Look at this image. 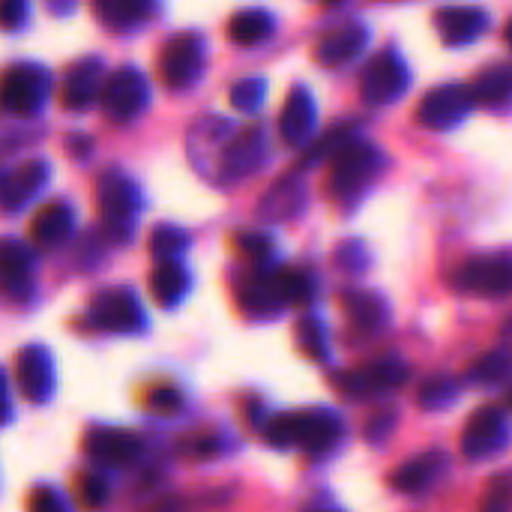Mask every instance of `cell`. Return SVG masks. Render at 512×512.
<instances>
[{"mask_svg":"<svg viewBox=\"0 0 512 512\" xmlns=\"http://www.w3.org/2000/svg\"><path fill=\"white\" fill-rule=\"evenodd\" d=\"M264 438L273 447H303L309 453H327L342 438V423L330 411H288L267 423Z\"/></svg>","mask_w":512,"mask_h":512,"instance_id":"obj_1","label":"cell"},{"mask_svg":"<svg viewBox=\"0 0 512 512\" xmlns=\"http://www.w3.org/2000/svg\"><path fill=\"white\" fill-rule=\"evenodd\" d=\"M381 165H384V159H381L378 147H372L366 141H348L333 156L330 180H327L330 195L339 198V201L357 198L369 186V180L381 171Z\"/></svg>","mask_w":512,"mask_h":512,"instance_id":"obj_2","label":"cell"},{"mask_svg":"<svg viewBox=\"0 0 512 512\" xmlns=\"http://www.w3.org/2000/svg\"><path fill=\"white\" fill-rule=\"evenodd\" d=\"M99 213H102V225L114 240H126L132 225H135V213H138V189L129 177L123 174H102L99 180Z\"/></svg>","mask_w":512,"mask_h":512,"instance_id":"obj_3","label":"cell"},{"mask_svg":"<svg viewBox=\"0 0 512 512\" xmlns=\"http://www.w3.org/2000/svg\"><path fill=\"white\" fill-rule=\"evenodd\" d=\"M51 78L42 66H12L0 78V108L9 114H33L45 105Z\"/></svg>","mask_w":512,"mask_h":512,"instance_id":"obj_4","label":"cell"},{"mask_svg":"<svg viewBox=\"0 0 512 512\" xmlns=\"http://www.w3.org/2000/svg\"><path fill=\"white\" fill-rule=\"evenodd\" d=\"M204 69V39L198 33H180L165 42L159 54V75L165 87L183 90L189 87Z\"/></svg>","mask_w":512,"mask_h":512,"instance_id":"obj_5","label":"cell"},{"mask_svg":"<svg viewBox=\"0 0 512 512\" xmlns=\"http://www.w3.org/2000/svg\"><path fill=\"white\" fill-rule=\"evenodd\" d=\"M411 84L408 66L396 51H384L372 57V63L360 75V93L369 105H387L399 99Z\"/></svg>","mask_w":512,"mask_h":512,"instance_id":"obj_6","label":"cell"},{"mask_svg":"<svg viewBox=\"0 0 512 512\" xmlns=\"http://www.w3.org/2000/svg\"><path fill=\"white\" fill-rule=\"evenodd\" d=\"M405 381H408V366L399 360H375V363H366L360 369L336 375L339 390L354 396V399H375V396L393 393Z\"/></svg>","mask_w":512,"mask_h":512,"instance_id":"obj_7","label":"cell"},{"mask_svg":"<svg viewBox=\"0 0 512 512\" xmlns=\"http://www.w3.org/2000/svg\"><path fill=\"white\" fill-rule=\"evenodd\" d=\"M456 288L477 297H504L512 291V258L510 255H480L462 264L456 273Z\"/></svg>","mask_w":512,"mask_h":512,"instance_id":"obj_8","label":"cell"},{"mask_svg":"<svg viewBox=\"0 0 512 512\" xmlns=\"http://www.w3.org/2000/svg\"><path fill=\"white\" fill-rule=\"evenodd\" d=\"M99 102H102V108H105L108 117H114V120H132L144 108V102H147V81H144V75L135 66L117 69L114 75H108L102 81Z\"/></svg>","mask_w":512,"mask_h":512,"instance_id":"obj_9","label":"cell"},{"mask_svg":"<svg viewBox=\"0 0 512 512\" xmlns=\"http://www.w3.org/2000/svg\"><path fill=\"white\" fill-rule=\"evenodd\" d=\"M471 108H474L471 87H465V84H444V87H435V90L420 102L417 120H420L426 129H450V126H456Z\"/></svg>","mask_w":512,"mask_h":512,"instance_id":"obj_10","label":"cell"},{"mask_svg":"<svg viewBox=\"0 0 512 512\" xmlns=\"http://www.w3.org/2000/svg\"><path fill=\"white\" fill-rule=\"evenodd\" d=\"M510 441V423L507 417L498 411V408H480L468 426H465V435H462V450L468 459H486V456H495L498 450H504Z\"/></svg>","mask_w":512,"mask_h":512,"instance_id":"obj_11","label":"cell"},{"mask_svg":"<svg viewBox=\"0 0 512 512\" xmlns=\"http://www.w3.org/2000/svg\"><path fill=\"white\" fill-rule=\"evenodd\" d=\"M90 318L99 330H108V333H132L144 324L141 303L126 288H114V291L99 294L90 306Z\"/></svg>","mask_w":512,"mask_h":512,"instance_id":"obj_12","label":"cell"},{"mask_svg":"<svg viewBox=\"0 0 512 512\" xmlns=\"http://www.w3.org/2000/svg\"><path fill=\"white\" fill-rule=\"evenodd\" d=\"M267 156V135L261 126H249L243 132H237L219 156V174L225 180H240L249 177Z\"/></svg>","mask_w":512,"mask_h":512,"instance_id":"obj_13","label":"cell"},{"mask_svg":"<svg viewBox=\"0 0 512 512\" xmlns=\"http://www.w3.org/2000/svg\"><path fill=\"white\" fill-rule=\"evenodd\" d=\"M45 180H48V162L42 159H30L0 171V207L18 210L27 198H33L42 189Z\"/></svg>","mask_w":512,"mask_h":512,"instance_id":"obj_14","label":"cell"},{"mask_svg":"<svg viewBox=\"0 0 512 512\" xmlns=\"http://www.w3.org/2000/svg\"><path fill=\"white\" fill-rule=\"evenodd\" d=\"M15 381L21 387V393L30 402H45L51 396V384H54V369H51V354L39 345H30L18 354V366H15Z\"/></svg>","mask_w":512,"mask_h":512,"instance_id":"obj_15","label":"cell"},{"mask_svg":"<svg viewBox=\"0 0 512 512\" xmlns=\"http://www.w3.org/2000/svg\"><path fill=\"white\" fill-rule=\"evenodd\" d=\"M138 438L123 429H99L87 435V456L105 468H123L138 459Z\"/></svg>","mask_w":512,"mask_h":512,"instance_id":"obj_16","label":"cell"},{"mask_svg":"<svg viewBox=\"0 0 512 512\" xmlns=\"http://www.w3.org/2000/svg\"><path fill=\"white\" fill-rule=\"evenodd\" d=\"M435 21H438V30L444 36V42H450V45L474 42L489 27L486 12L477 9V6H447V9H438Z\"/></svg>","mask_w":512,"mask_h":512,"instance_id":"obj_17","label":"cell"},{"mask_svg":"<svg viewBox=\"0 0 512 512\" xmlns=\"http://www.w3.org/2000/svg\"><path fill=\"white\" fill-rule=\"evenodd\" d=\"M369 42V30L363 24H342L336 30H330L327 36H321L318 48H315V60L324 66H342L348 60H354Z\"/></svg>","mask_w":512,"mask_h":512,"instance_id":"obj_18","label":"cell"},{"mask_svg":"<svg viewBox=\"0 0 512 512\" xmlns=\"http://www.w3.org/2000/svg\"><path fill=\"white\" fill-rule=\"evenodd\" d=\"M240 303L249 315H273L285 306L279 288V270H258L240 285Z\"/></svg>","mask_w":512,"mask_h":512,"instance_id":"obj_19","label":"cell"},{"mask_svg":"<svg viewBox=\"0 0 512 512\" xmlns=\"http://www.w3.org/2000/svg\"><path fill=\"white\" fill-rule=\"evenodd\" d=\"M315 126V102L306 87H294L279 120V132L285 144H306L309 132Z\"/></svg>","mask_w":512,"mask_h":512,"instance_id":"obj_20","label":"cell"},{"mask_svg":"<svg viewBox=\"0 0 512 512\" xmlns=\"http://www.w3.org/2000/svg\"><path fill=\"white\" fill-rule=\"evenodd\" d=\"M102 63L99 60H81L69 78H66V87H63V105L66 108H87L99 99V90H102Z\"/></svg>","mask_w":512,"mask_h":512,"instance_id":"obj_21","label":"cell"},{"mask_svg":"<svg viewBox=\"0 0 512 512\" xmlns=\"http://www.w3.org/2000/svg\"><path fill=\"white\" fill-rule=\"evenodd\" d=\"M303 201H306V189H303V183H297V177H285V180H279L267 195H264V201H261V216L264 219H270V222H282V219H291V216H297L300 213V207H303Z\"/></svg>","mask_w":512,"mask_h":512,"instance_id":"obj_22","label":"cell"},{"mask_svg":"<svg viewBox=\"0 0 512 512\" xmlns=\"http://www.w3.org/2000/svg\"><path fill=\"white\" fill-rule=\"evenodd\" d=\"M441 471H444V459H441L438 453H426V456H417V459L405 462V465L390 477V483H393V489H399V492H405V495H414V492L429 489V486L438 480Z\"/></svg>","mask_w":512,"mask_h":512,"instance_id":"obj_23","label":"cell"},{"mask_svg":"<svg viewBox=\"0 0 512 512\" xmlns=\"http://www.w3.org/2000/svg\"><path fill=\"white\" fill-rule=\"evenodd\" d=\"M69 231H72V210L63 201L45 204L30 225V237L42 246H57L60 240H66Z\"/></svg>","mask_w":512,"mask_h":512,"instance_id":"obj_24","label":"cell"},{"mask_svg":"<svg viewBox=\"0 0 512 512\" xmlns=\"http://www.w3.org/2000/svg\"><path fill=\"white\" fill-rule=\"evenodd\" d=\"M345 312L351 318V324L363 333H375L378 327L387 324V303L378 294H366V291H351L345 297Z\"/></svg>","mask_w":512,"mask_h":512,"instance_id":"obj_25","label":"cell"},{"mask_svg":"<svg viewBox=\"0 0 512 512\" xmlns=\"http://www.w3.org/2000/svg\"><path fill=\"white\" fill-rule=\"evenodd\" d=\"M273 30V18L264 9H243L231 18L228 24V39L234 45H258L270 36Z\"/></svg>","mask_w":512,"mask_h":512,"instance_id":"obj_26","label":"cell"},{"mask_svg":"<svg viewBox=\"0 0 512 512\" xmlns=\"http://www.w3.org/2000/svg\"><path fill=\"white\" fill-rule=\"evenodd\" d=\"M150 291L162 306H174L186 294V270L180 261H159L150 273Z\"/></svg>","mask_w":512,"mask_h":512,"instance_id":"obj_27","label":"cell"},{"mask_svg":"<svg viewBox=\"0 0 512 512\" xmlns=\"http://www.w3.org/2000/svg\"><path fill=\"white\" fill-rule=\"evenodd\" d=\"M0 279L9 288H21L30 279V249L18 240H0Z\"/></svg>","mask_w":512,"mask_h":512,"instance_id":"obj_28","label":"cell"},{"mask_svg":"<svg viewBox=\"0 0 512 512\" xmlns=\"http://www.w3.org/2000/svg\"><path fill=\"white\" fill-rule=\"evenodd\" d=\"M471 99H474V105H492V108L507 105L512 99V75L507 69L480 75L471 87Z\"/></svg>","mask_w":512,"mask_h":512,"instance_id":"obj_29","label":"cell"},{"mask_svg":"<svg viewBox=\"0 0 512 512\" xmlns=\"http://www.w3.org/2000/svg\"><path fill=\"white\" fill-rule=\"evenodd\" d=\"M96 12H99L102 21L111 24V27H129V24H135L138 18L150 15L153 6H150V3H141V0H102V3L96 6Z\"/></svg>","mask_w":512,"mask_h":512,"instance_id":"obj_30","label":"cell"},{"mask_svg":"<svg viewBox=\"0 0 512 512\" xmlns=\"http://www.w3.org/2000/svg\"><path fill=\"white\" fill-rule=\"evenodd\" d=\"M279 288L285 306H306L312 300V279L303 270H279Z\"/></svg>","mask_w":512,"mask_h":512,"instance_id":"obj_31","label":"cell"},{"mask_svg":"<svg viewBox=\"0 0 512 512\" xmlns=\"http://www.w3.org/2000/svg\"><path fill=\"white\" fill-rule=\"evenodd\" d=\"M459 396V384L453 381V378H441V375H435V378H429L423 387H420V393H417V399H420V405H426L429 411H435V408H444V405H450L453 399Z\"/></svg>","mask_w":512,"mask_h":512,"instance_id":"obj_32","label":"cell"},{"mask_svg":"<svg viewBox=\"0 0 512 512\" xmlns=\"http://www.w3.org/2000/svg\"><path fill=\"white\" fill-rule=\"evenodd\" d=\"M150 240H153L150 249H153V255L159 261H177V252H183V246H186V234L180 228H174V225L156 228Z\"/></svg>","mask_w":512,"mask_h":512,"instance_id":"obj_33","label":"cell"},{"mask_svg":"<svg viewBox=\"0 0 512 512\" xmlns=\"http://www.w3.org/2000/svg\"><path fill=\"white\" fill-rule=\"evenodd\" d=\"M510 372L512 360L507 354H486V357L471 369V378H474V381H483V384H501Z\"/></svg>","mask_w":512,"mask_h":512,"instance_id":"obj_34","label":"cell"},{"mask_svg":"<svg viewBox=\"0 0 512 512\" xmlns=\"http://www.w3.org/2000/svg\"><path fill=\"white\" fill-rule=\"evenodd\" d=\"M264 93H267V84L261 78H243L240 84L231 87V102L240 111H255L264 102Z\"/></svg>","mask_w":512,"mask_h":512,"instance_id":"obj_35","label":"cell"},{"mask_svg":"<svg viewBox=\"0 0 512 512\" xmlns=\"http://www.w3.org/2000/svg\"><path fill=\"white\" fill-rule=\"evenodd\" d=\"M297 336H300V345L306 348V354H309V357L324 360V354H327V345H324V327H321L315 318H306V321L297 327Z\"/></svg>","mask_w":512,"mask_h":512,"instance_id":"obj_36","label":"cell"},{"mask_svg":"<svg viewBox=\"0 0 512 512\" xmlns=\"http://www.w3.org/2000/svg\"><path fill=\"white\" fill-rule=\"evenodd\" d=\"M78 501H81L87 510L102 507V504L108 501V483H105L102 477H96V474H84V477L78 480Z\"/></svg>","mask_w":512,"mask_h":512,"instance_id":"obj_37","label":"cell"},{"mask_svg":"<svg viewBox=\"0 0 512 512\" xmlns=\"http://www.w3.org/2000/svg\"><path fill=\"white\" fill-rule=\"evenodd\" d=\"M480 512H512V480L510 477L498 480V483H495V486L486 492Z\"/></svg>","mask_w":512,"mask_h":512,"instance_id":"obj_38","label":"cell"},{"mask_svg":"<svg viewBox=\"0 0 512 512\" xmlns=\"http://www.w3.org/2000/svg\"><path fill=\"white\" fill-rule=\"evenodd\" d=\"M147 405H150L153 411H159V414H174V411H180L183 396H180L174 387H153V390L147 393Z\"/></svg>","mask_w":512,"mask_h":512,"instance_id":"obj_39","label":"cell"},{"mask_svg":"<svg viewBox=\"0 0 512 512\" xmlns=\"http://www.w3.org/2000/svg\"><path fill=\"white\" fill-rule=\"evenodd\" d=\"M237 249L246 252L252 261H261L264 255H270L273 243H270V237H264L258 231H243V234H237Z\"/></svg>","mask_w":512,"mask_h":512,"instance_id":"obj_40","label":"cell"},{"mask_svg":"<svg viewBox=\"0 0 512 512\" xmlns=\"http://www.w3.org/2000/svg\"><path fill=\"white\" fill-rule=\"evenodd\" d=\"M27 512H69L54 489H33L27 498Z\"/></svg>","mask_w":512,"mask_h":512,"instance_id":"obj_41","label":"cell"},{"mask_svg":"<svg viewBox=\"0 0 512 512\" xmlns=\"http://www.w3.org/2000/svg\"><path fill=\"white\" fill-rule=\"evenodd\" d=\"M24 15H27V6H24L21 0H6V3H0V27H18Z\"/></svg>","mask_w":512,"mask_h":512,"instance_id":"obj_42","label":"cell"},{"mask_svg":"<svg viewBox=\"0 0 512 512\" xmlns=\"http://www.w3.org/2000/svg\"><path fill=\"white\" fill-rule=\"evenodd\" d=\"M9 420V387H6V375L0 372V423Z\"/></svg>","mask_w":512,"mask_h":512,"instance_id":"obj_43","label":"cell"},{"mask_svg":"<svg viewBox=\"0 0 512 512\" xmlns=\"http://www.w3.org/2000/svg\"><path fill=\"white\" fill-rule=\"evenodd\" d=\"M183 510V501L180 498H168V501H162L159 507H153L150 512H180Z\"/></svg>","mask_w":512,"mask_h":512,"instance_id":"obj_44","label":"cell"},{"mask_svg":"<svg viewBox=\"0 0 512 512\" xmlns=\"http://www.w3.org/2000/svg\"><path fill=\"white\" fill-rule=\"evenodd\" d=\"M504 36H507V45L512 48V18H510V24H507V30H504Z\"/></svg>","mask_w":512,"mask_h":512,"instance_id":"obj_45","label":"cell"}]
</instances>
